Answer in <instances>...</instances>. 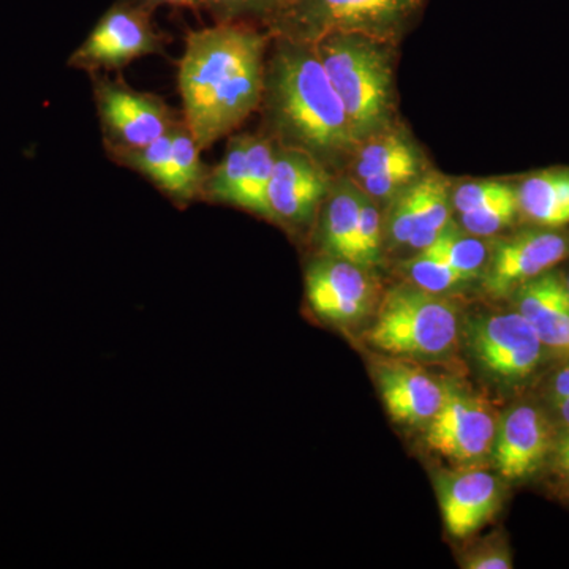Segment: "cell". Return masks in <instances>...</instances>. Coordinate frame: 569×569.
Here are the masks:
<instances>
[{"instance_id":"34","label":"cell","mask_w":569,"mask_h":569,"mask_svg":"<svg viewBox=\"0 0 569 569\" xmlns=\"http://www.w3.org/2000/svg\"><path fill=\"white\" fill-rule=\"evenodd\" d=\"M569 397V366L561 369L557 377L553 378L552 383V399L556 400L565 399Z\"/></svg>"},{"instance_id":"21","label":"cell","mask_w":569,"mask_h":569,"mask_svg":"<svg viewBox=\"0 0 569 569\" xmlns=\"http://www.w3.org/2000/svg\"><path fill=\"white\" fill-rule=\"evenodd\" d=\"M276 146L264 134H249L244 174L231 206L269 220L268 187L274 167Z\"/></svg>"},{"instance_id":"38","label":"cell","mask_w":569,"mask_h":569,"mask_svg":"<svg viewBox=\"0 0 569 569\" xmlns=\"http://www.w3.org/2000/svg\"><path fill=\"white\" fill-rule=\"evenodd\" d=\"M567 288H568V291H569V277H568V280H567Z\"/></svg>"},{"instance_id":"32","label":"cell","mask_w":569,"mask_h":569,"mask_svg":"<svg viewBox=\"0 0 569 569\" xmlns=\"http://www.w3.org/2000/svg\"><path fill=\"white\" fill-rule=\"evenodd\" d=\"M466 567L470 569H509L512 568V565L505 550L493 548L475 553L467 560Z\"/></svg>"},{"instance_id":"2","label":"cell","mask_w":569,"mask_h":569,"mask_svg":"<svg viewBox=\"0 0 569 569\" xmlns=\"http://www.w3.org/2000/svg\"><path fill=\"white\" fill-rule=\"evenodd\" d=\"M274 39L263 99L280 144L312 153L328 168L350 159L358 142L316 47Z\"/></svg>"},{"instance_id":"18","label":"cell","mask_w":569,"mask_h":569,"mask_svg":"<svg viewBox=\"0 0 569 569\" xmlns=\"http://www.w3.org/2000/svg\"><path fill=\"white\" fill-rule=\"evenodd\" d=\"M361 190L351 179L332 182L323 203L321 239L326 252L332 258L356 264V236H358Z\"/></svg>"},{"instance_id":"28","label":"cell","mask_w":569,"mask_h":569,"mask_svg":"<svg viewBox=\"0 0 569 569\" xmlns=\"http://www.w3.org/2000/svg\"><path fill=\"white\" fill-rule=\"evenodd\" d=\"M519 212L518 192L503 200L482 206L475 211L460 213L463 230L479 238H489L515 222Z\"/></svg>"},{"instance_id":"9","label":"cell","mask_w":569,"mask_h":569,"mask_svg":"<svg viewBox=\"0 0 569 569\" xmlns=\"http://www.w3.org/2000/svg\"><path fill=\"white\" fill-rule=\"evenodd\" d=\"M445 400L427 422V447L456 462H475L492 452L498 421L482 397L445 387Z\"/></svg>"},{"instance_id":"27","label":"cell","mask_w":569,"mask_h":569,"mask_svg":"<svg viewBox=\"0 0 569 569\" xmlns=\"http://www.w3.org/2000/svg\"><path fill=\"white\" fill-rule=\"evenodd\" d=\"M403 269L415 287L429 293L443 295L459 284L470 282L468 277L460 274L451 266L425 252L415 254L403 264Z\"/></svg>"},{"instance_id":"31","label":"cell","mask_w":569,"mask_h":569,"mask_svg":"<svg viewBox=\"0 0 569 569\" xmlns=\"http://www.w3.org/2000/svg\"><path fill=\"white\" fill-rule=\"evenodd\" d=\"M518 190L509 183L492 181V179L466 182L459 186L458 189L452 190V208L459 213L470 212L482 208V206L493 203V201L511 197Z\"/></svg>"},{"instance_id":"25","label":"cell","mask_w":569,"mask_h":569,"mask_svg":"<svg viewBox=\"0 0 569 569\" xmlns=\"http://www.w3.org/2000/svg\"><path fill=\"white\" fill-rule=\"evenodd\" d=\"M170 151H171V129L168 130L159 140L142 148L130 149L114 153L112 159L116 162L126 164L127 168L138 171V173L156 183L162 192L167 189L168 179H170Z\"/></svg>"},{"instance_id":"1","label":"cell","mask_w":569,"mask_h":569,"mask_svg":"<svg viewBox=\"0 0 569 569\" xmlns=\"http://www.w3.org/2000/svg\"><path fill=\"white\" fill-rule=\"evenodd\" d=\"M266 47L268 36L242 21L187 36L178 86L183 121L201 151L233 133L263 102Z\"/></svg>"},{"instance_id":"24","label":"cell","mask_w":569,"mask_h":569,"mask_svg":"<svg viewBox=\"0 0 569 569\" xmlns=\"http://www.w3.org/2000/svg\"><path fill=\"white\" fill-rule=\"evenodd\" d=\"M247 141L249 134H234L228 141L227 151L212 171H209L203 186L206 200L212 203L231 204L238 192L247 162Z\"/></svg>"},{"instance_id":"22","label":"cell","mask_w":569,"mask_h":569,"mask_svg":"<svg viewBox=\"0 0 569 569\" xmlns=\"http://www.w3.org/2000/svg\"><path fill=\"white\" fill-rule=\"evenodd\" d=\"M419 252L438 258L470 280L486 268L490 258L489 246L486 244L485 239L468 233L463 228L460 230L452 223L437 236L432 244Z\"/></svg>"},{"instance_id":"8","label":"cell","mask_w":569,"mask_h":569,"mask_svg":"<svg viewBox=\"0 0 569 569\" xmlns=\"http://www.w3.org/2000/svg\"><path fill=\"white\" fill-rule=\"evenodd\" d=\"M468 346L482 370L501 383H519L541 362V340L519 312L471 321Z\"/></svg>"},{"instance_id":"19","label":"cell","mask_w":569,"mask_h":569,"mask_svg":"<svg viewBox=\"0 0 569 569\" xmlns=\"http://www.w3.org/2000/svg\"><path fill=\"white\" fill-rule=\"evenodd\" d=\"M519 211L541 227L569 223V171H545L530 176L518 189Z\"/></svg>"},{"instance_id":"15","label":"cell","mask_w":569,"mask_h":569,"mask_svg":"<svg viewBox=\"0 0 569 569\" xmlns=\"http://www.w3.org/2000/svg\"><path fill=\"white\" fill-rule=\"evenodd\" d=\"M377 378L389 417L400 425H427L447 392L443 385L417 367L387 365L378 369Z\"/></svg>"},{"instance_id":"12","label":"cell","mask_w":569,"mask_h":569,"mask_svg":"<svg viewBox=\"0 0 569 569\" xmlns=\"http://www.w3.org/2000/svg\"><path fill=\"white\" fill-rule=\"evenodd\" d=\"M306 293L317 316L329 321H351L367 312L372 283L361 266L331 257L310 266Z\"/></svg>"},{"instance_id":"4","label":"cell","mask_w":569,"mask_h":569,"mask_svg":"<svg viewBox=\"0 0 569 569\" xmlns=\"http://www.w3.org/2000/svg\"><path fill=\"white\" fill-rule=\"evenodd\" d=\"M422 6L425 0H287L266 24L272 37L305 43L331 33H358L392 44Z\"/></svg>"},{"instance_id":"23","label":"cell","mask_w":569,"mask_h":569,"mask_svg":"<svg viewBox=\"0 0 569 569\" xmlns=\"http://www.w3.org/2000/svg\"><path fill=\"white\" fill-rule=\"evenodd\" d=\"M421 186L418 230L407 244L418 252L432 244L437 236L451 223L452 206L451 187L443 176L429 171L421 176Z\"/></svg>"},{"instance_id":"10","label":"cell","mask_w":569,"mask_h":569,"mask_svg":"<svg viewBox=\"0 0 569 569\" xmlns=\"http://www.w3.org/2000/svg\"><path fill=\"white\" fill-rule=\"evenodd\" d=\"M332 178L312 153L279 144L268 187L269 220L302 227L323 206Z\"/></svg>"},{"instance_id":"29","label":"cell","mask_w":569,"mask_h":569,"mask_svg":"<svg viewBox=\"0 0 569 569\" xmlns=\"http://www.w3.org/2000/svg\"><path fill=\"white\" fill-rule=\"evenodd\" d=\"M381 231H383V224H381L377 201L361 192L358 236H356V264L367 269L380 261Z\"/></svg>"},{"instance_id":"20","label":"cell","mask_w":569,"mask_h":569,"mask_svg":"<svg viewBox=\"0 0 569 569\" xmlns=\"http://www.w3.org/2000/svg\"><path fill=\"white\" fill-rule=\"evenodd\" d=\"M201 149L186 121L178 119L171 127L170 179L164 194L178 203L201 197L209 171L201 162Z\"/></svg>"},{"instance_id":"35","label":"cell","mask_w":569,"mask_h":569,"mask_svg":"<svg viewBox=\"0 0 569 569\" xmlns=\"http://www.w3.org/2000/svg\"><path fill=\"white\" fill-rule=\"evenodd\" d=\"M556 408L559 411L561 421L565 425L569 426V397H565V399L556 400Z\"/></svg>"},{"instance_id":"33","label":"cell","mask_w":569,"mask_h":569,"mask_svg":"<svg viewBox=\"0 0 569 569\" xmlns=\"http://www.w3.org/2000/svg\"><path fill=\"white\" fill-rule=\"evenodd\" d=\"M137 2L151 10L160 6L174 7V9H200V0H137Z\"/></svg>"},{"instance_id":"11","label":"cell","mask_w":569,"mask_h":569,"mask_svg":"<svg viewBox=\"0 0 569 569\" xmlns=\"http://www.w3.org/2000/svg\"><path fill=\"white\" fill-rule=\"evenodd\" d=\"M569 252V242L550 231H529L498 242L486 264L485 287L503 296L546 274Z\"/></svg>"},{"instance_id":"36","label":"cell","mask_w":569,"mask_h":569,"mask_svg":"<svg viewBox=\"0 0 569 569\" xmlns=\"http://www.w3.org/2000/svg\"><path fill=\"white\" fill-rule=\"evenodd\" d=\"M569 459V433L567 437L561 440L560 447H559V462L561 460H568Z\"/></svg>"},{"instance_id":"5","label":"cell","mask_w":569,"mask_h":569,"mask_svg":"<svg viewBox=\"0 0 569 569\" xmlns=\"http://www.w3.org/2000/svg\"><path fill=\"white\" fill-rule=\"evenodd\" d=\"M458 307L418 287L389 291L367 340L378 350L407 358H438L458 342Z\"/></svg>"},{"instance_id":"30","label":"cell","mask_w":569,"mask_h":569,"mask_svg":"<svg viewBox=\"0 0 569 569\" xmlns=\"http://www.w3.org/2000/svg\"><path fill=\"white\" fill-rule=\"evenodd\" d=\"M287 0H200V9L208 10L217 22L261 18L264 22L282 9Z\"/></svg>"},{"instance_id":"3","label":"cell","mask_w":569,"mask_h":569,"mask_svg":"<svg viewBox=\"0 0 569 569\" xmlns=\"http://www.w3.org/2000/svg\"><path fill=\"white\" fill-rule=\"evenodd\" d=\"M313 47L346 107L356 142L391 126V44L358 33H331Z\"/></svg>"},{"instance_id":"26","label":"cell","mask_w":569,"mask_h":569,"mask_svg":"<svg viewBox=\"0 0 569 569\" xmlns=\"http://www.w3.org/2000/svg\"><path fill=\"white\" fill-rule=\"evenodd\" d=\"M422 186L421 176L408 186L403 192L392 198L387 217V236L391 246H407L417 233L419 208H421Z\"/></svg>"},{"instance_id":"37","label":"cell","mask_w":569,"mask_h":569,"mask_svg":"<svg viewBox=\"0 0 569 569\" xmlns=\"http://www.w3.org/2000/svg\"><path fill=\"white\" fill-rule=\"evenodd\" d=\"M559 466H560L561 470H563L565 473H567L568 477H569V459L568 460H561V462H559Z\"/></svg>"},{"instance_id":"17","label":"cell","mask_w":569,"mask_h":569,"mask_svg":"<svg viewBox=\"0 0 569 569\" xmlns=\"http://www.w3.org/2000/svg\"><path fill=\"white\" fill-rule=\"evenodd\" d=\"M351 182L396 173L421 176L422 157L403 130L389 126L356 146L350 157Z\"/></svg>"},{"instance_id":"7","label":"cell","mask_w":569,"mask_h":569,"mask_svg":"<svg viewBox=\"0 0 569 569\" xmlns=\"http://www.w3.org/2000/svg\"><path fill=\"white\" fill-rule=\"evenodd\" d=\"M93 93L104 144L111 157L151 144L179 119L159 97L134 91L123 82L100 74L93 77Z\"/></svg>"},{"instance_id":"16","label":"cell","mask_w":569,"mask_h":569,"mask_svg":"<svg viewBox=\"0 0 569 569\" xmlns=\"http://www.w3.org/2000/svg\"><path fill=\"white\" fill-rule=\"evenodd\" d=\"M518 312L542 346L569 356V291L560 277L542 274L518 288Z\"/></svg>"},{"instance_id":"14","label":"cell","mask_w":569,"mask_h":569,"mask_svg":"<svg viewBox=\"0 0 569 569\" xmlns=\"http://www.w3.org/2000/svg\"><path fill=\"white\" fill-rule=\"evenodd\" d=\"M438 493L445 523L456 538H466L481 529L500 501L496 477L481 468H467L441 478Z\"/></svg>"},{"instance_id":"13","label":"cell","mask_w":569,"mask_h":569,"mask_svg":"<svg viewBox=\"0 0 569 569\" xmlns=\"http://www.w3.org/2000/svg\"><path fill=\"white\" fill-rule=\"evenodd\" d=\"M552 445L548 419L538 408L519 406L498 422L493 460L501 477L516 481L538 470Z\"/></svg>"},{"instance_id":"6","label":"cell","mask_w":569,"mask_h":569,"mask_svg":"<svg viewBox=\"0 0 569 569\" xmlns=\"http://www.w3.org/2000/svg\"><path fill=\"white\" fill-rule=\"evenodd\" d=\"M163 52V37L152 10L137 0H121L103 14L84 43L71 54L73 69L114 70L144 56Z\"/></svg>"}]
</instances>
